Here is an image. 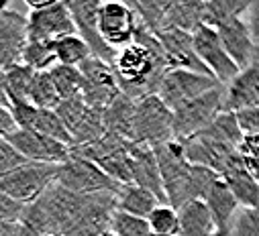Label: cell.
<instances>
[{
    "instance_id": "obj_1",
    "label": "cell",
    "mask_w": 259,
    "mask_h": 236,
    "mask_svg": "<svg viewBox=\"0 0 259 236\" xmlns=\"http://www.w3.org/2000/svg\"><path fill=\"white\" fill-rule=\"evenodd\" d=\"M112 68L122 94L135 100L157 94V88L169 70L157 35L143 21L139 23L135 41L116 51Z\"/></svg>"
},
{
    "instance_id": "obj_2",
    "label": "cell",
    "mask_w": 259,
    "mask_h": 236,
    "mask_svg": "<svg viewBox=\"0 0 259 236\" xmlns=\"http://www.w3.org/2000/svg\"><path fill=\"white\" fill-rule=\"evenodd\" d=\"M84 202H86V196H78L55 182L39 200L25 206L23 216L19 220V234L21 236H45V234L66 236L74 226L78 214L82 212Z\"/></svg>"
},
{
    "instance_id": "obj_3",
    "label": "cell",
    "mask_w": 259,
    "mask_h": 236,
    "mask_svg": "<svg viewBox=\"0 0 259 236\" xmlns=\"http://www.w3.org/2000/svg\"><path fill=\"white\" fill-rule=\"evenodd\" d=\"M243 137L245 133L239 125L237 114L221 112L212 125L182 143L186 149V157L192 165L208 167L221 175L225 167L239 155Z\"/></svg>"
},
{
    "instance_id": "obj_4",
    "label": "cell",
    "mask_w": 259,
    "mask_h": 236,
    "mask_svg": "<svg viewBox=\"0 0 259 236\" xmlns=\"http://www.w3.org/2000/svg\"><path fill=\"white\" fill-rule=\"evenodd\" d=\"M174 139V112L157 96L149 94L137 100L135 125H133V143L145 147H157Z\"/></svg>"
},
{
    "instance_id": "obj_5",
    "label": "cell",
    "mask_w": 259,
    "mask_h": 236,
    "mask_svg": "<svg viewBox=\"0 0 259 236\" xmlns=\"http://www.w3.org/2000/svg\"><path fill=\"white\" fill-rule=\"evenodd\" d=\"M55 175L57 165L25 161L0 180V194L17 200L23 206H29L39 200L49 190V186L55 184Z\"/></svg>"
},
{
    "instance_id": "obj_6",
    "label": "cell",
    "mask_w": 259,
    "mask_h": 236,
    "mask_svg": "<svg viewBox=\"0 0 259 236\" xmlns=\"http://www.w3.org/2000/svg\"><path fill=\"white\" fill-rule=\"evenodd\" d=\"M133 145L131 141H124L120 137L104 135L96 143L84 145V147H72V153L82 155L90 161H94L104 173H108L114 182L118 184H133Z\"/></svg>"
},
{
    "instance_id": "obj_7",
    "label": "cell",
    "mask_w": 259,
    "mask_h": 236,
    "mask_svg": "<svg viewBox=\"0 0 259 236\" xmlns=\"http://www.w3.org/2000/svg\"><path fill=\"white\" fill-rule=\"evenodd\" d=\"M55 182L78 196H92L100 192L116 194L122 184L114 182L108 173H104L94 161L72 153L66 163L57 165Z\"/></svg>"
},
{
    "instance_id": "obj_8",
    "label": "cell",
    "mask_w": 259,
    "mask_h": 236,
    "mask_svg": "<svg viewBox=\"0 0 259 236\" xmlns=\"http://www.w3.org/2000/svg\"><path fill=\"white\" fill-rule=\"evenodd\" d=\"M225 88L219 86L198 98L188 100L178 106L174 112V139L186 141L194 135L204 131L208 125L214 123V118L223 112Z\"/></svg>"
},
{
    "instance_id": "obj_9",
    "label": "cell",
    "mask_w": 259,
    "mask_h": 236,
    "mask_svg": "<svg viewBox=\"0 0 259 236\" xmlns=\"http://www.w3.org/2000/svg\"><path fill=\"white\" fill-rule=\"evenodd\" d=\"M55 112L59 114L63 127L68 129L72 137V147H84L90 143H96L106 135L104 131V112L88 106L84 98H72L63 100Z\"/></svg>"
},
{
    "instance_id": "obj_10",
    "label": "cell",
    "mask_w": 259,
    "mask_h": 236,
    "mask_svg": "<svg viewBox=\"0 0 259 236\" xmlns=\"http://www.w3.org/2000/svg\"><path fill=\"white\" fill-rule=\"evenodd\" d=\"M82 74V98L88 106L96 110H106L120 94V84L112 64L100 57H90L80 66Z\"/></svg>"
},
{
    "instance_id": "obj_11",
    "label": "cell",
    "mask_w": 259,
    "mask_h": 236,
    "mask_svg": "<svg viewBox=\"0 0 259 236\" xmlns=\"http://www.w3.org/2000/svg\"><path fill=\"white\" fill-rule=\"evenodd\" d=\"M141 17L135 9H131L124 3H102L100 15H98V33L104 39V43L118 51L126 45H131L137 37Z\"/></svg>"
},
{
    "instance_id": "obj_12",
    "label": "cell",
    "mask_w": 259,
    "mask_h": 236,
    "mask_svg": "<svg viewBox=\"0 0 259 236\" xmlns=\"http://www.w3.org/2000/svg\"><path fill=\"white\" fill-rule=\"evenodd\" d=\"M194 35V47H196V53L200 57V62L206 66V70L210 72V76L221 84L227 86L231 80H235V76L241 72L239 66L231 59V55L227 53L219 31L210 25H202Z\"/></svg>"
},
{
    "instance_id": "obj_13",
    "label": "cell",
    "mask_w": 259,
    "mask_h": 236,
    "mask_svg": "<svg viewBox=\"0 0 259 236\" xmlns=\"http://www.w3.org/2000/svg\"><path fill=\"white\" fill-rule=\"evenodd\" d=\"M219 86L221 84L212 76H206V74L190 72V70H167L157 88V96L171 110H176L184 102L198 98Z\"/></svg>"
},
{
    "instance_id": "obj_14",
    "label": "cell",
    "mask_w": 259,
    "mask_h": 236,
    "mask_svg": "<svg viewBox=\"0 0 259 236\" xmlns=\"http://www.w3.org/2000/svg\"><path fill=\"white\" fill-rule=\"evenodd\" d=\"M7 141L27 159L35 163H49V165H61L66 163L72 155V147L61 143L57 139H51L47 135L35 133V131H23L17 129L7 137Z\"/></svg>"
},
{
    "instance_id": "obj_15",
    "label": "cell",
    "mask_w": 259,
    "mask_h": 236,
    "mask_svg": "<svg viewBox=\"0 0 259 236\" xmlns=\"http://www.w3.org/2000/svg\"><path fill=\"white\" fill-rule=\"evenodd\" d=\"M116 210V194L112 192L86 196L82 212L66 236H104L110 230V222Z\"/></svg>"
},
{
    "instance_id": "obj_16",
    "label": "cell",
    "mask_w": 259,
    "mask_h": 236,
    "mask_svg": "<svg viewBox=\"0 0 259 236\" xmlns=\"http://www.w3.org/2000/svg\"><path fill=\"white\" fill-rule=\"evenodd\" d=\"M66 5L76 25V33L90 45L92 55L112 64L116 51L110 49L98 33V15H100L102 0H66Z\"/></svg>"
},
{
    "instance_id": "obj_17",
    "label": "cell",
    "mask_w": 259,
    "mask_h": 236,
    "mask_svg": "<svg viewBox=\"0 0 259 236\" xmlns=\"http://www.w3.org/2000/svg\"><path fill=\"white\" fill-rule=\"evenodd\" d=\"M155 35L163 47V55H165L169 70H190V72L210 76V72L206 70V66L200 62V57L196 53L192 33L174 29V27H165V29L155 31Z\"/></svg>"
},
{
    "instance_id": "obj_18",
    "label": "cell",
    "mask_w": 259,
    "mask_h": 236,
    "mask_svg": "<svg viewBox=\"0 0 259 236\" xmlns=\"http://www.w3.org/2000/svg\"><path fill=\"white\" fill-rule=\"evenodd\" d=\"M27 33L31 41H57L66 35H74L76 25L66 0L43 11H31L27 15Z\"/></svg>"
},
{
    "instance_id": "obj_19",
    "label": "cell",
    "mask_w": 259,
    "mask_h": 236,
    "mask_svg": "<svg viewBox=\"0 0 259 236\" xmlns=\"http://www.w3.org/2000/svg\"><path fill=\"white\" fill-rule=\"evenodd\" d=\"M11 112H13L15 123H17V129L35 131V133L47 135L51 139H57V141L72 147V137H70L68 129L63 127L61 118L55 110L39 108V106H33V104L25 102V104H13Z\"/></svg>"
},
{
    "instance_id": "obj_20",
    "label": "cell",
    "mask_w": 259,
    "mask_h": 236,
    "mask_svg": "<svg viewBox=\"0 0 259 236\" xmlns=\"http://www.w3.org/2000/svg\"><path fill=\"white\" fill-rule=\"evenodd\" d=\"M27 41V17L17 11L0 13V70L7 72L21 64Z\"/></svg>"
},
{
    "instance_id": "obj_21",
    "label": "cell",
    "mask_w": 259,
    "mask_h": 236,
    "mask_svg": "<svg viewBox=\"0 0 259 236\" xmlns=\"http://www.w3.org/2000/svg\"><path fill=\"white\" fill-rule=\"evenodd\" d=\"M225 88L223 112H245L259 108V64L241 70Z\"/></svg>"
},
{
    "instance_id": "obj_22",
    "label": "cell",
    "mask_w": 259,
    "mask_h": 236,
    "mask_svg": "<svg viewBox=\"0 0 259 236\" xmlns=\"http://www.w3.org/2000/svg\"><path fill=\"white\" fill-rule=\"evenodd\" d=\"M219 31V37L231 55V59L239 66V70H245L255 64V49L257 45L251 39V33L247 29L245 19H231L214 27Z\"/></svg>"
},
{
    "instance_id": "obj_23",
    "label": "cell",
    "mask_w": 259,
    "mask_h": 236,
    "mask_svg": "<svg viewBox=\"0 0 259 236\" xmlns=\"http://www.w3.org/2000/svg\"><path fill=\"white\" fill-rule=\"evenodd\" d=\"M133 163H131V173H133V184L141 186L149 192H153L163 204L165 202V192H163V180L161 171L157 165L155 151L145 145H133Z\"/></svg>"
},
{
    "instance_id": "obj_24",
    "label": "cell",
    "mask_w": 259,
    "mask_h": 236,
    "mask_svg": "<svg viewBox=\"0 0 259 236\" xmlns=\"http://www.w3.org/2000/svg\"><path fill=\"white\" fill-rule=\"evenodd\" d=\"M221 177L227 182V186L233 190L237 202L241 208H253L259 206V182L253 177V173L247 169L245 159L239 151V155L225 167Z\"/></svg>"
},
{
    "instance_id": "obj_25",
    "label": "cell",
    "mask_w": 259,
    "mask_h": 236,
    "mask_svg": "<svg viewBox=\"0 0 259 236\" xmlns=\"http://www.w3.org/2000/svg\"><path fill=\"white\" fill-rule=\"evenodd\" d=\"M135 110H137V100L120 94L106 110H104V131L106 135L120 137L124 141L133 143V125H135Z\"/></svg>"
},
{
    "instance_id": "obj_26",
    "label": "cell",
    "mask_w": 259,
    "mask_h": 236,
    "mask_svg": "<svg viewBox=\"0 0 259 236\" xmlns=\"http://www.w3.org/2000/svg\"><path fill=\"white\" fill-rule=\"evenodd\" d=\"M180 216V236H212L219 224L204 200L188 202L178 210Z\"/></svg>"
},
{
    "instance_id": "obj_27",
    "label": "cell",
    "mask_w": 259,
    "mask_h": 236,
    "mask_svg": "<svg viewBox=\"0 0 259 236\" xmlns=\"http://www.w3.org/2000/svg\"><path fill=\"white\" fill-rule=\"evenodd\" d=\"M202 25H206V0H176L161 29L174 27L194 33Z\"/></svg>"
},
{
    "instance_id": "obj_28",
    "label": "cell",
    "mask_w": 259,
    "mask_h": 236,
    "mask_svg": "<svg viewBox=\"0 0 259 236\" xmlns=\"http://www.w3.org/2000/svg\"><path fill=\"white\" fill-rule=\"evenodd\" d=\"M204 202H206V206L210 208V212H212V216H214L219 228L231 226L233 220H235V214H237L239 208H241V204L237 202L233 190L227 186V182L223 180L221 175L217 177V182L210 186L208 194L204 196Z\"/></svg>"
},
{
    "instance_id": "obj_29",
    "label": "cell",
    "mask_w": 259,
    "mask_h": 236,
    "mask_svg": "<svg viewBox=\"0 0 259 236\" xmlns=\"http://www.w3.org/2000/svg\"><path fill=\"white\" fill-rule=\"evenodd\" d=\"M159 204H163V202L153 192H149L141 186H135V184H124L116 192V208L120 212L133 214L139 218H149V214Z\"/></svg>"
},
{
    "instance_id": "obj_30",
    "label": "cell",
    "mask_w": 259,
    "mask_h": 236,
    "mask_svg": "<svg viewBox=\"0 0 259 236\" xmlns=\"http://www.w3.org/2000/svg\"><path fill=\"white\" fill-rule=\"evenodd\" d=\"M55 47V57H57V64L61 66H70V68H80L86 59L92 57V49L90 45L78 35H66L57 41H53Z\"/></svg>"
},
{
    "instance_id": "obj_31",
    "label": "cell",
    "mask_w": 259,
    "mask_h": 236,
    "mask_svg": "<svg viewBox=\"0 0 259 236\" xmlns=\"http://www.w3.org/2000/svg\"><path fill=\"white\" fill-rule=\"evenodd\" d=\"M259 0H206V25L217 27L231 19H243Z\"/></svg>"
},
{
    "instance_id": "obj_32",
    "label": "cell",
    "mask_w": 259,
    "mask_h": 236,
    "mask_svg": "<svg viewBox=\"0 0 259 236\" xmlns=\"http://www.w3.org/2000/svg\"><path fill=\"white\" fill-rule=\"evenodd\" d=\"M35 70H31L25 64H17L11 70L5 72V80H7V96L11 106L13 104H25L29 102V90L35 78Z\"/></svg>"
},
{
    "instance_id": "obj_33",
    "label": "cell",
    "mask_w": 259,
    "mask_h": 236,
    "mask_svg": "<svg viewBox=\"0 0 259 236\" xmlns=\"http://www.w3.org/2000/svg\"><path fill=\"white\" fill-rule=\"evenodd\" d=\"M49 72H51V78H53V84H55V90H57L61 102L82 96V74H80V68H70V66L55 64Z\"/></svg>"
},
{
    "instance_id": "obj_34",
    "label": "cell",
    "mask_w": 259,
    "mask_h": 236,
    "mask_svg": "<svg viewBox=\"0 0 259 236\" xmlns=\"http://www.w3.org/2000/svg\"><path fill=\"white\" fill-rule=\"evenodd\" d=\"M29 104L39 106V108H51V110H55L61 104V98L55 90V84H53L49 70L35 74L31 90H29Z\"/></svg>"
},
{
    "instance_id": "obj_35",
    "label": "cell",
    "mask_w": 259,
    "mask_h": 236,
    "mask_svg": "<svg viewBox=\"0 0 259 236\" xmlns=\"http://www.w3.org/2000/svg\"><path fill=\"white\" fill-rule=\"evenodd\" d=\"M21 64L29 66L35 72H47L57 64L53 41H27Z\"/></svg>"
},
{
    "instance_id": "obj_36",
    "label": "cell",
    "mask_w": 259,
    "mask_h": 236,
    "mask_svg": "<svg viewBox=\"0 0 259 236\" xmlns=\"http://www.w3.org/2000/svg\"><path fill=\"white\" fill-rule=\"evenodd\" d=\"M151 232L165 236H180V216L178 210L169 204H159L147 218Z\"/></svg>"
},
{
    "instance_id": "obj_37",
    "label": "cell",
    "mask_w": 259,
    "mask_h": 236,
    "mask_svg": "<svg viewBox=\"0 0 259 236\" xmlns=\"http://www.w3.org/2000/svg\"><path fill=\"white\" fill-rule=\"evenodd\" d=\"M110 232H114L116 236H149L151 226L147 218H139V216L116 210L110 222Z\"/></svg>"
},
{
    "instance_id": "obj_38",
    "label": "cell",
    "mask_w": 259,
    "mask_h": 236,
    "mask_svg": "<svg viewBox=\"0 0 259 236\" xmlns=\"http://www.w3.org/2000/svg\"><path fill=\"white\" fill-rule=\"evenodd\" d=\"M174 3L176 0H137V13H139L141 21L155 33L161 29Z\"/></svg>"
},
{
    "instance_id": "obj_39",
    "label": "cell",
    "mask_w": 259,
    "mask_h": 236,
    "mask_svg": "<svg viewBox=\"0 0 259 236\" xmlns=\"http://www.w3.org/2000/svg\"><path fill=\"white\" fill-rule=\"evenodd\" d=\"M231 228L233 236H259V206L239 208Z\"/></svg>"
},
{
    "instance_id": "obj_40",
    "label": "cell",
    "mask_w": 259,
    "mask_h": 236,
    "mask_svg": "<svg viewBox=\"0 0 259 236\" xmlns=\"http://www.w3.org/2000/svg\"><path fill=\"white\" fill-rule=\"evenodd\" d=\"M25 161L27 159L7 139H0V180H3L7 173H11L15 167L23 165Z\"/></svg>"
},
{
    "instance_id": "obj_41",
    "label": "cell",
    "mask_w": 259,
    "mask_h": 236,
    "mask_svg": "<svg viewBox=\"0 0 259 236\" xmlns=\"http://www.w3.org/2000/svg\"><path fill=\"white\" fill-rule=\"evenodd\" d=\"M23 210H25L23 204L0 194V224H17L23 216Z\"/></svg>"
},
{
    "instance_id": "obj_42",
    "label": "cell",
    "mask_w": 259,
    "mask_h": 236,
    "mask_svg": "<svg viewBox=\"0 0 259 236\" xmlns=\"http://www.w3.org/2000/svg\"><path fill=\"white\" fill-rule=\"evenodd\" d=\"M239 125L245 135H259V108H251L237 114Z\"/></svg>"
},
{
    "instance_id": "obj_43",
    "label": "cell",
    "mask_w": 259,
    "mask_h": 236,
    "mask_svg": "<svg viewBox=\"0 0 259 236\" xmlns=\"http://www.w3.org/2000/svg\"><path fill=\"white\" fill-rule=\"evenodd\" d=\"M15 131H17V123H15V118H13L11 106L0 104V139H7Z\"/></svg>"
},
{
    "instance_id": "obj_44",
    "label": "cell",
    "mask_w": 259,
    "mask_h": 236,
    "mask_svg": "<svg viewBox=\"0 0 259 236\" xmlns=\"http://www.w3.org/2000/svg\"><path fill=\"white\" fill-rule=\"evenodd\" d=\"M243 19H245V23H247V29H249V33H251L253 43L259 47V3L253 5L251 11H249Z\"/></svg>"
},
{
    "instance_id": "obj_45",
    "label": "cell",
    "mask_w": 259,
    "mask_h": 236,
    "mask_svg": "<svg viewBox=\"0 0 259 236\" xmlns=\"http://www.w3.org/2000/svg\"><path fill=\"white\" fill-rule=\"evenodd\" d=\"M23 3L31 9V11H43V9H49L57 3H61V0H23Z\"/></svg>"
},
{
    "instance_id": "obj_46",
    "label": "cell",
    "mask_w": 259,
    "mask_h": 236,
    "mask_svg": "<svg viewBox=\"0 0 259 236\" xmlns=\"http://www.w3.org/2000/svg\"><path fill=\"white\" fill-rule=\"evenodd\" d=\"M0 236H21L19 222L17 224H0Z\"/></svg>"
},
{
    "instance_id": "obj_47",
    "label": "cell",
    "mask_w": 259,
    "mask_h": 236,
    "mask_svg": "<svg viewBox=\"0 0 259 236\" xmlns=\"http://www.w3.org/2000/svg\"><path fill=\"white\" fill-rule=\"evenodd\" d=\"M0 104L11 106L9 96H7V80H5V72L3 70H0Z\"/></svg>"
},
{
    "instance_id": "obj_48",
    "label": "cell",
    "mask_w": 259,
    "mask_h": 236,
    "mask_svg": "<svg viewBox=\"0 0 259 236\" xmlns=\"http://www.w3.org/2000/svg\"><path fill=\"white\" fill-rule=\"evenodd\" d=\"M212 236H233V228H231V226H223V228H219Z\"/></svg>"
},
{
    "instance_id": "obj_49",
    "label": "cell",
    "mask_w": 259,
    "mask_h": 236,
    "mask_svg": "<svg viewBox=\"0 0 259 236\" xmlns=\"http://www.w3.org/2000/svg\"><path fill=\"white\" fill-rule=\"evenodd\" d=\"M102 3H108V0H102ZM114 3H124V5H128L131 9L137 11V0H114Z\"/></svg>"
},
{
    "instance_id": "obj_50",
    "label": "cell",
    "mask_w": 259,
    "mask_h": 236,
    "mask_svg": "<svg viewBox=\"0 0 259 236\" xmlns=\"http://www.w3.org/2000/svg\"><path fill=\"white\" fill-rule=\"evenodd\" d=\"M11 3H13V0H0V13H7Z\"/></svg>"
},
{
    "instance_id": "obj_51",
    "label": "cell",
    "mask_w": 259,
    "mask_h": 236,
    "mask_svg": "<svg viewBox=\"0 0 259 236\" xmlns=\"http://www.w3.org/2000/svg\"><path fill=\"white\" fill-rule=\"evenodd\" d=\"M255 64H259V47L255 49Z\"/></svg>"
},
{
    "instance_id": "obj_52",
    "label": "cell",
    "mask_w": 259,
    "mask_h": 236,
    "mask_svg": "<svg viewBox=\"0 0 259 236\" xmlns=\"http://www.w3.org/2000/svg\"><path fill=\"white\" fill-rule=\"evenodd\" d=\"M104 236H116V234H114V232H110V230H108V232H106V234H104Z\"/></svg>"
},
{
    "instance_id": "obj_53",
    "label": "cell",
    "mask_w": 259,
    "mask_h": 236,
    "mask_svg": "<svg viewBox=\"0 0 259 236\" xmlns=\"http://www.w3.org/2000/svg\"><path fill=\"white\" fill-rule=\"evenodd\" d=\"M149 236H165V234H155V232H151Z\"/></svg>"
},
{
    "instance_id": "obj_54",
    "label": "cell",
    "mask_w": 259,
    "mask_h": 236,
    "mask_svg": "<svg viewBox=\"0 0 259 236\" xmlns=\"http://www.w3.org/2000/svg\"><path fill=\"white\" fill-rule=\"evenodd\" d=\"M45 236H53V234H45Z\"/></svg>"
}]
</instances>
